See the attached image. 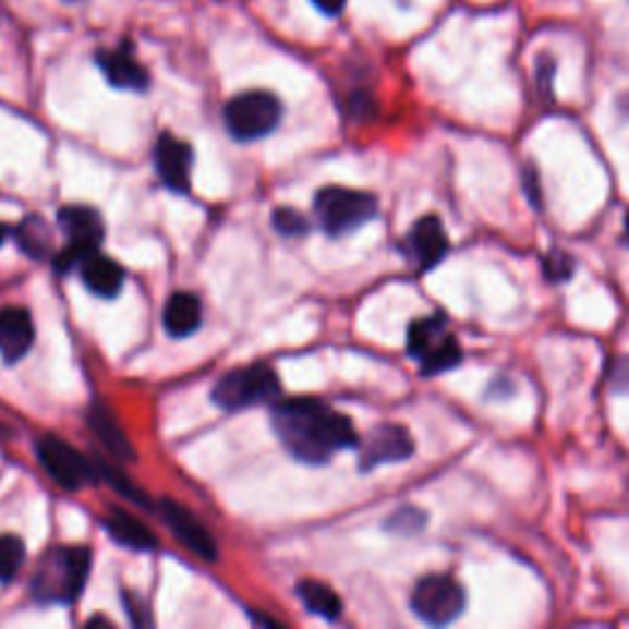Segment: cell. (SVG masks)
<instances>
[{"label":"cell","instance_id":"obj_5","mask_svg":"<svg viewBox=\"0 0 629 629\" xmlns=\"http://www.w3.org/2000/svg\"><path fill=\"white\" fill-rule=\"evenodd\" d=\"M283 106L270 92L239 94L225 106V123L237 141H258L280 123Z\"/></svg>","mask_w":629,"mask_h":629},{"label":"cell","instance_id":"obj_19","mask_svg":"<svg viewBox=\"0 0 629 629\" xmlns=\"http://www.w3.org/2000/svg\"><path fill=\"white\" fill-rule=\"evenodd\" d=\"M89 423L96 433V438L101 440V445L109 450L113 458L119 460H135V450L133 443L125 438V433L121 431V425L116 423L113 415L101 409V406H94L89 411Z\"/></svg>","mask_w":629,"mask_h":629},{"label":"cell","instance_id":"obj_13","mask_svg":"<svg viewBox=\"0 0 629 629\" xmlns=\"http://www.w3.org/2000/svg\"><path fill=\"white\" fill-rule=\"evenodd\" d=\"M409 251L421 270L438 266L450 251V241L448 234H445L443 221L435 215H425L415 221L409 234Z\"/></svg>","mask_w":629,"mask_h":629},{"label":"cell","instance_id":"obj_11","mask_svg":"<svg viewBox=\"0 0 629 629\" xmlns=\"http://www.w3.org/2000/svg\"><path fill=\"white\" fill-rule=\"evenodd\" d=\"M160 511L166 524L172 529V534L178 536L182 546H188L192 554L199 556L202 560H217V541L209 534V529L202 524V521L192 515L190 509H185L178 501L162 499Z\"/></svg>","mask_w":629,"mask_h":629},{"label":"cell","instance_id":"obj_7","mask_svg":"<svg viewBox=\"0 0 629 629\" xmlns=\"http://www.w3.org/2000/svg\"><path fill=\"white\" fill-rule=\"evenodd\" d=\"M464 590L450 576H428L415 583L411 595V609L425 625L445 627L462 615Z\"/></svg>","mask_w":629,"mask_h":629},{"label":"cell","instance_id":"obj_2","mask_svg":"<svg viewBox=\"0 0 629 629\" xmlns=\"http://www.w3.org/2000/svg\"><path fill=\"white\" fill-rule=\"evenodd\" d=\"M92 551L82 546L57 548L43 560L33 578V595L43 603H72L89 578Z\"/></svg>","mask_w":629,"mask_h":629},{"label":"cell","instance_id":"obj_30","mask_svg":"<svg viewBox=\"0 0 629 629\" xmlns=\"http://www.w3.org/2000/svg\"><path fill=\"white\" fill-rule=\"evenodd\" d=\"M5 237H8V229H5L3 225H0V244H3V241H5Z\"/></svg>","mask_w":629,"mask_h":629},{"label":"cell","instance_id":"obj_23","mask_svg":"<svg viewBox=\"0 0 629 629\" xmlns=\"http://www.w3.org/2000/svg\"><path fill=\"white\" fill-rule=\"evenodd\" d=\"M274 227L283 237H303L310 229L307 219L300 215L298 209H290V207H280L274 211Z\"/></svg>","mask_w":629,"mask_h":629},{"label":"cell","instance_id":"obj_24","mask_svg":"<svg viewBox=\"0 0 629 629\" xmlns=\"http://www.w3.org/2000/svg\"><path fill=\"white\" fill-rule=\"evenodd\" d=\"M99 464V472L101 475L111 482V485L121 492L123 497H129L131 501H135V505H143V507H148V499H145L143 495H141V489L133 485V482L123 475V472H119V470H113V468H109V464H104V462H96Z\"/></svg>","mask_w":629,"mask_h":629},{"label":"cell","instance_id":"obj_8","mask_svg":"<svg viewBox=\"0 0 629 629\" xmlns=\"http://www.w3.org/2000/svg\"><path fill=\"white\" fill-rule=\"evenodd\" d=\"M60 227L70 239L60 254L55 258V266L60 270H70L72 266H82L86 256L96 254L104 239V221L99 211L92 207L72 205L60 211Z\"/></svg>","mask_w":629,"mask_h":629},{"label":"cell","instance_id":"obj_25","mask_svg":"<svg viewBox=\"0 0 629 629\" xmlns=\"http://www.w3.org/2000/svg\"><path fill=\"white\" fill-rule=\"evenodd\" d=\"M425 524V515H421L419 509H401L396 511V515L386 521V527H389L394 534H415L421 527Z\"/></svg>","mask_w":629,"mask_h":629},{"label":"cell","instance_id":"obj_15","mask_svg":"<svg viewBox=\"0 0 629 629\" xmlns=\"http://www.w3.org/2000/svg\"><path fill=\"white\" fill-rule=\"evenodd\" d=\"M35 342V325L25 307L0 310V354L5 362H17L31 352Z\"/></svg>","mask_w":629,"mask_h":629},{"label":"cell","instance_id":"obj_1","mask_svg":"<svg viewBox=\"0 0 629 629\" xmlns=\"http://www.w3.org/2000/svg\"><path fill=\"white\" fill-rule=\"evenodd\" d=\"M274 428L290 455L310 464H323L335 452L360 443L347 415L315 399L280 401L274 409Z\"/></svg>","mask_w":629,"mask_h":629},{"label":"cell","instance_id":"obj_17","mask_svg":"<svg viewBox=\"0 0 629 629\" xmlns=\"http://www.w3.org/2000/svg\"><path fill=\"white\" fill-rule=\"evenodd\" d=\"M104 527H106V534H109L113 541H119L121 546H129L135 551L158 548V536H155L138 517H133L131 511L113 509L111 515L106 517Z\"/></svg>","mask_w":629,"mask_h":629},{"label":"cell","instance_id":"obj_27","mask_svg":"<svg viewBox=\"0 0 629 629\" xmlns=\"http://www.w3.org/2000/svg\"><path fill=\"white\" fill-rule=\"evenodd\" d=\"M607 382L609 386H613V391L629 394V354L613 360V364H609Z\"/></svg>","mask_w":629,"mask_h":629},{"label":"cell","instance_id":"obj_14","mask_svg":"<svg viewBox=\"0 0 629 629\" xmlns=\"http://www.w3.org/2000/svg\"><path fill=\"white\" fill-rule=\"evenodd\" d=\"M96 62H99L106 82L116 86V89H131V92L148 89L150 84L148 72L143 70L138 60H135L131 45H123L119 50H101L96 55Z\"/></svg>","mask_w":629,"mask_h":629},{"label":"cell","instance_id":"obj_22","mask_svg":"<svg viewBox=\"0 0 629 629\" xmlns=\"http://www.w3.org/2000/svg\"><path fill=\"white\" fill-rule=\"evenodd\" d=\"M25 564V544L17 536H0V583L17 576Z\"/></svg>","mask_w":629,"mask_h":629},{"label":"cell","instance_id":"obj_6","mask_svg":"<svg viewBox=\"0 0 629 629\" xmlns=\"http://www.w3.org/2000/svg\"><path fill=\"white\" fill-rule=\"evenodd\" d=\"M278 394V376L266 364L241 366L221 376L211 391V399L225 411H239L246 406L268 401Z\"/></svg>","mask_w":629,"mask_h":629},{"label":"cell","instance_id":"obj_10","mask_svg":"<svg viewBox=\"0 0 629 629\" xmlns=\"http://www.w3.org/2000/svg\"><path fill=\"white\" fill-rule=\"evenodd\" d=\"M413 450H415V443L403 425H394V423L376 425V428L366 435V440L362 445L360 468L372 470V468H379V464L409 460Z\"/></svg>","mask_w":629,"mask_h":629},{"label":"cell","instance_id":"obj_12","mask_svg":"<svg viewBox=\"0 0 629 629\" xmlns=\"http://www.w3.org/2000/svg\"><path fill=\"white\" fill-rule=\"evenodd\" d=\"M155 168L170 190L190 192L192 148L188 143L178 141L172 133H162L155 145Z\"/></svg>","mask_w":629,"mask_h":629},{"label":"cell","instance_id":"obj_29","mask_svg":"<svg viewBox=\"0 0 629 629\" xmlns=\"http://www.w3.org/2000/svg\"><path fill=\"white\" fill-rule=\"evenodd\" d=\"M625 241L629 244V211L625 215Z\"/></svg>","mask_w":629,"mask_h":629},{"label":"cell","instance_id":"obj_3","mask_svg":"<svg viewBox=\"0 0 629 629\" xmlns=\"http://www.w3.org/2000/svg\"><path fill=\"white\" fill-rule=\"evenodd\" d=\"M409 354L419 360L423 376L455 370L462 362V347L443 315L421 317L409 327Z\"/></svg>","mask_w":629,"mask_h":629},{"label":"cell","instance_id":"obj_21","mask_svg":"<svg viewBox=\"0 0 629 629\" xmlns=\"http://www.w3.org/2000/svg\"><path fill=\"white\" fill-rule=\"evenodd\" d=\"M17 244H21L27 254L35 258H43L50 249V234L47 227L37 217H27L21 227H17Z\"/></svg>","mask_w":629,"mask_h":629},{"label":"cell","instance_id":"obj_20","mask_svg":"<svg viewBox=\"0 0 629 629\" xmlns=\"http://www.w3.org/2000/svg\"><path fill=\"white\" fill-rule=\"evenodd\" d=\"M298 595L307 605L310 613L325 619H337L342 615V600L330 585L317 583V580H300Z\"/></svg>","mask_w":629,"mask_h":629},{"label":"cell","instance_id":"obj_4","mask_svg":"<svg viewBox=\"0 0 629 629\" xmlns=\"http://www.w3.org/2000/svg\"><path fill=\"white\" fill-rule=\"evenodd\" d=\"M376 197L350 188H325L315 197V215L330 237H342L376 217Z\"/></svg>","mask_w":629,"mask_h":629},{"label":"cell","instance_id":"obj_18","mask_svg":"<svg viewBox=\"0 0 629 629\" xmlns=\"http://www.w3.org/2000/svg\"><path fill=\"white\" fill-rule=\"evenodd\" d=\"M162 325L172 337H188L202 325V303L197 295L178 290L162 310Z\"/></svg>","mask_w":629,"mask_h":629},{"label":"cell","instance_id":"obj_16","mask_svg":"<svg viewBox=\"0 0 629 629\" xmlns=\"http://www.w3.org/2000/svg\"><path fill=\"white\" fill-rule=\"evenodd\" d=\"M82 280L84 286L92 290L94 295L99 298H116L121 293L125 274L123 268L116 264L113 258L101 256V254H92L82 261Z\"/></svg>","mask_w":629,"mask_h":629},{"label":"cell","instance_id":"obj_9","mask_svg":"<svg viewBox=\"0 0 629 629\" xmlns=\"http://www.w3.org/2000/svg\"><path fill=\"white\" fill-rule=\"evenodd\" d=\"M37 458H40L47 475L62 489L70 492L82 489L86 482L96 480V472H99V464L94 468L80 450L72 448L70 443L55 438V435H45V438L37 440Z\"/></svg>","mask_w":629,"mask_h":629},{"label":"cell","instance_id":"obj_26","mask_svg":"<svg viewBox=\"0 0 629 629\" xmlns=\"http://www.w3.org/2000/svg\"><path fill=\"white\" fill-rule=\"evenodd\" d=\"M546 276L548 280H568L573 278V258L564 251H554V254L546 256Z\"/></svg>","mask_w":629,"mask_h":629},{"label":"cell","instance_id":"obj_28","mask_svg":"<svg viewBox=\"0 0 629 629\" xmlns=\"http://www.w3.org/2000/svg\"><path fill=\"white\" fill-rule=\"evenodd\" d=\"M313 5L325 15H340L344 11L347 0H313Z\"/></svg>","mask_w":629,"mask_h":629}]
</instances>
